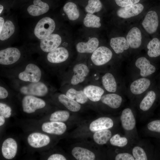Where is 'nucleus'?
<instances>
[{"instance_id":"obj_1","label":"nucleus","mask_w":160,"mask_h":160,"mask_svg":"<svg viewBox=\"0 0 160 160\" xmlns=\"http://www.w3.org/2000/svg\"><path fill=\"white\" fill-rule=\"evenodd\" d=\"M55 27L54 20L48 17L41 19L37 23L34 30L35 36L39 39H42L51 34Z\"/></svg>"},{"instance_id":"obj_2","label":"nucleus","mask_w":160,"mask_h":160,"mask_svg":"<svg viewBox=\"0 0 160 160\" xmlns=\"http://www.w3.org/2000/svg\"><path fill=\"white\" fill-rule=\"evenodd\" d=\"M41 75L39 68L34 64L30 63L26 66L24 71L19 73L18 77L23 81L36 82L39 81Z\"/></svg>"},{"instance_id":"obj_3","label":"nucleus","mask_w":160,"mask_h":160,"mask_svg":"<svg viewBox=\"0 0 160 160\" xmlns=\"http://www.w3.org/2000/svg\"><path fill=\"white\" fill-rule=\"evenodd\" d=\"M45 105V102L43 100L32 95H27L22 100L23 110L28 113H33L36 110L42 108Z\"/></svg>"},{"instance_id":"obj_4","label":"nucleus","mask_w":160,"mask_h":160,"mask_svg":"<svg viewBox=\"0 0 160 160\" xmlns=\"http://www.w3.org/2000/svg\"><path fill=\"white\" fill-rule=\"evenodd\" d=\"M113 55L112 51L106 47L101 46L97 48L92 53L91 60L95 65L100 66L108 62Z\"/></svg>"},{"instance_id":"obj_5","label":"nucleus","mask_w":160,"mask_h":160,"mask_svg":"<svg viewBox=\"0 0 160 160\" xmlns=\"http://www.w3.org/2000/svg\"><path fill=\"white\" fill-rule=\"evenodd\" d=\"M20 92L26 95L42 97L47 94L48 89L44 83L39 81L32 82L28 85L23 86L20 89Z\"/></svg>"},{"instance_id":"obj_6","label":"nucleus","mask_w":160,"mask_h":160,"mask_svg":"<svg viewBox=\"0 0 160 160\" xmlns=\"http://www.w3.org/2000/svg\"><path fill=\"white\" fill-rule=\"evenodd\" d=\"M20 52L15 47H9L0 51V63L7 65L13 64L19 59Z\"/></svg>"},{"instance_id":"obj_7","label":"nucleus","mask_w":160,"mask_h":160,"mask_svg":"<svg viewBox=\"0 0 160 160\" xmlns=\"http://www.w3.org/2000/svg\"><path fill=\"white\" fill-rule=\"evenodd\" d=\"M142 25L148 33L152 34L155 32L159 25V19L156 12L153 10L148 12L143 20Z\"/></svg>"},{"instance_id":"obj_8","label":"nucleus","mask_w":160,"mask_h":160,"mask_svg":"<svg viewBox=\"0 0 160 160\" xmlns=\"http://www.w3.org/2000/svg\"><path fill=\"white\" fill-rule=\"evenodd\" d=\"M144 9V6L142 4L138 3L121 7L117 10L116 14L120 17L127 19L138 15L143 11Z\"/></svg>"},{"instance_id":"obj_9","label":"nucleus","mask_w":160,"mask_h":160,"mask_svg":"<svg viewBox=\"0 0 160 160\" xmlns=\"http://www.w3.org/2000/svg\"><path fill=\"white\" fill-rule=\"evenodd\" d=\"M61 37L57 34H52L41 39L40 47L45 52H50L57 48L61 42Z\"/></svg>"},{"instance_id":"obj_10","label":"nucleus","mask_w":160,"mask_h":160,"mask_svg":"<svg viewBox=\"0 0 160 160\" xmlns=\"http://www.w3.org/2000/svg\"><path fill=\"white\" fill-rule=\"evenodd\" d=\"M27 141L32 147L39 148L48 145L50 142V139L45 134L39 132H33L28 136Z\"/></svg>"},{"instance_id":"obj_11","label":"nucleus","mask_w":160,"mask_h":160,"mask_svg":"<svg viewBox=\"0 0 160 160\" xmlns=\"http://www.w3.org/2000/svg\"><path fill=\"white\" fill-rule=\"evenodd\" d=\"M74 74L71 80V83L76 85L84 81L89 72L88 67L83 63L76 65L73 68Z\"/></svg>"},{"instance_id":"obj_12","label":"nucleus","mask_w":160,"mask_h":160,"mask_svg":"<svg viewBox=\"0 0 160 160\" xmlns=\"http://www.w3.org/2000/svg\"><path fill=\"white\" fill-rule=\"evenodd\" d=\"M17 148V144L15 140L12 138H9L3 143L1 147L2 154L5 158L12 159L15 156Z\"/></svg>"},{"instance_id":"obj_13","label":"nucleus","mask_w":160,"mask_h":160,"mask_svg":"<svg viewBox=\"0 0 160 160\" xmlns=\"http://www.w3.org/2000/svg\"><path fill=\"white\" fill-rule=\"evenodd\" d=\"M41 128L42 130L45 132L59 135L65 132L67 127L63 122L51 121L44 123Z\"/></svg>"},{"instance_id":"obj_14","label":"nucleus","mask_w":160,"mask_h":160,"mask_svg":"<svg viewBox=\"0 0 160 160\" xmlns=\"http://www.w3.org/2000/svg\"><path fill=\"white\" fill-rule=\"evenodd\" d=\"M69 53L67 50L63 47H57L49 52L47 58L50 62L60 63L66 61L68 58Z\"/></svg>"},{"instance_id":"obj_15","label":"nucleus","mask_w":160,"mask_h":160,"mask_svg":"<svg viewBox=\"0 0 160 160\" xmlns=\"http://www.w3.org/2000/svg\"><path fill=\"white\" fill-rule=\"evenodd\" d=\"M135 65L140 70V74L143 77H145L153 74L156 71L155 66L151 63L149 60L144 57L138 58L135 62Z\"/></svg>"},{"instance_id":"obj_16","label":"nucleus","mask_w":160,"mask_h":160,"mask_svg":"<svg viewBox=\"0 0 160 160\" xmlns=\"http://www.w3.org/2000/svg\"><path fill=\"white\" fill-rule=\"evenodd\" d=\"M126 39L129 47L133 49H137L142 43V34L140 29L135 27L131 29L128 32Z\"/></svg>"},{"instance_id":"obj_17","label":"nucleus","mask_w":160,"mask_h":160,"mask_svg":"<svg viewBox=\"0 0 160 160\" xmlns=\"http://www.w3.org/2000/svg\"><path fill=\"white\" fill-rule=\"evenodd\" d=\"M121 120L122 127L126 130H132L135 126V119L130 108H127L123 110L121 116Z\"/></svg>"},{"instance_id":"obj_18","label":"nucleus","mask_w":160,"mask_h":160,"mask_svg":"<svg viewBox=\"0 0 160 160\" xmlns=\"http://www.w3.org/2000/svg\"><path fill=\"white\" fill-rule=\"evenodd\" d=\"M113 125V121L111 119L107 117H102L92 122L89 126V129L92 132H96L111 128Z\"/></svg>"},{"instance_id":"obj_19","label":"nucleus","mask_w":160,"mask_h":160,"mask_svg":"<svg viewBox=\"0 0 160 160\" xmlns=\"http://www.w3.org/2000/svg\"><path fill=\"white\" fill-rule=\"evenodd\" d=\"M99 44L98 39L95 37L90 39L86 42H80L76 46L77 51L80 53H93L97 48Z\"/></svg>"},{"instance_id":"obj_20","label":"nucleus","mask_w":160,"mask_h":160,"mask_svg":"<svg viewBox=\"0 0 160 160\" xmlns=\"http://www.w3.org/2000/svg\"><path fill=\"white\" fill-rule=\"evenodd\" d=\"M33 4L27 8L28 13L33 16H38L47 12L49 9L48 5L41 0H34Z\"/></svg>"},{"instance_id":"obj_21","label":"nucleus","mask_w":160,"mask_h":160,"mask_svg":"<svg viewBox=\"0 0 160 160\" xmlns=\"http://www.w3.org/2000/svg\"><path fill=\"white\" fill-rule=\"evenodd\" d=\"M149 79L142 78L137 79L131 84L130 89L131 92L135 95H139L147 89L151 85Z\"/></svg>"},{"instance_id":"obj_22","label":"nucleus","mask_w":160,"mask_h":160,"mask_svg":"<svg viewBox=\"0 0 160 160\" xmlns=\"http://www.w3.org/2000/svg\"><path fill=\"white\" fill-rule=\"evenodd\" d=\"M83 91L89 99L95 102L101 99L104 92V90L101 87L93 85L86 86L84 88Z\"/></svg>"},{"instance_id":"obj_23","label":"nucleus","mask_w":160,"mask_h":160,"mask_svg":"<svg viewBox=\"0 0 160 160\" xmlns=\"http://www.w3.org/2000/svg\"><path fill=\"white\" fill-rule=\"evenodd\" d=\"M110 44L114 52L117 54L123 52L129 47L127 39L124 37L112 38L110 40Z\"/></svg>"},{"instance_id":"obj_24","label":"nucleus","mask_w":160,"mask_h":160,"mask_svg":"<svg viewBox=\"0 0 160 160\" xmlns=\"http://www.w3.org/2000/svg\"><path fill=\"white\" fill-rule=\"evenodd\" d=\"M72 153L78 160H93L95 158V154L92 151L79 147L74 148L72 151Z\"/></svg>"},{"instance_id":"obj_25","label":"nucleus","mask_w":160,"mask_h":160,"mask_svg":"<svg viewBox=\"0 0 160 160\" xmlns=\"http://www.w3.org/2000/svg\"><path fill=\"white\" fill-rule=\"evenodd\" d=\"M102 102L112 108H117L121 105V97L116 94H108L102 96Z\"/></svg>"},{"instance_id":"obj_26","label":"nucleus","mask_w":160,"mask_h":160,"mask_svg":"<svg viewBox=\"0 0 160 160\" xmlns=\"http://www.w3.org/2000/svg\"><path fill=\"white\" fill-rule=\"evenodd\" d=\"M59 102L64 105L69 111L73 112L79 111L81 108V105L75 100L66 95L60 94L58 97Z\"/></svg>"},{"instance_id":"obj_27","label":"nucleus","mask_w":160,"mask_h":160,"mask_svg":"<svg viewBox=\"0 0 160 160\" xmlns=\"http://www.w3.org/2000/svg\"><path fill=\"white\" fill-rule=\"evenodd\" d=\"M102 82L104 88L108 92H114L117 89V84L115 79L111 73H105L102 77Z\"/></svg>"},{"instance_id":"obj_28","label":"nucleus","mask_w":160,"mask_h":160,"mask_svg":"<svg viewBox=\"0 0 160 160\" xmlns=\"http://www.w3.org/2000/svg\"><path fill=\"white\" fill-rule=\"evenodd\" d=\"M156 98V95L154 91L148 92L140 104V109L144 111L148 110L153 104Z\"/></svg>"},{"instance_id":"obj_29","label":"nucleus","mask_w":160,"mask_h":160,"mask_svg":"<svg viewBox=\"0 0 160 160\" xmlns=\"http://www.w3.org/2000/svg\"><path fill=\"white\" fill-rule=\"evenodd\" d=\"M63 9L70 20H75L79 16V11L76 5L74 3L69 2L66 3L64 6Z\"/></svg>"},{"instance_id":"obj_30","label":"nucleus","mask_w":160,"mask_h":160,"mask_svg":"<svg viewBox=\"0 0 160 160\" xmlns=\"http://www.w3.org/2000/svg\"><path fill=\"white\" fill-rule=\"evenodd\" d=\"M66 95L69 98L81 104L86 103L88 99L83 90L77 91L73 88L68 89L66 92Z\"/></svg>"},{"instance_id":"obj_31","label":"nucleus","mask_w":160,"mask_h":160,"mask_svg":"<svg viewBox=\"0 0 160 160\" xmlns=\"http://www.w3.org/2000/svg\"><path fill=\"white\" fill-rule=\"evenodd\" d=\"M111 131L108 129L99 130L94 134L93 138L94 141L99 145L106 144L111 137Z\"/></svg>"},{"instance_id":"obj_32","label":"nucleus","mask_w":160,"mask_h":160,"mask_svg":"<svg viewBox=\"0 0 160 160\" xmlns=\"http://www.w3.org/2000/svg\"><path fill=\"white\" fill-rule=\"evenodd\" d=\"M147 54L151 57H156L160 55V41L156 38L151 40L147 45Z\"/></svg>"},{"instance_id":"obj_33","label":"nucleus","mask_w":160,"mask_h":160,"mask_svg":"<svg viewBox=\"0 0 160 160\" xmlns=\"http://www.w3.org/2000/svg\"><path fill=\"white\" fill-rule=\"evenodd\" d=\"M15 27L12 22L10 20L6 21L4 23L0 32V39L4 41L9 38L14 33Z\"/></svg>"},{"instance_id":"obj_34","label":"nucleus","mask_w":160,"mask_h":160,"mask_svg":"<svg viewBox=\"0 0 160 160\" xmlns=\"http://www.w3.org/2000/svg\"><path fill=\"white\" fill-rule=\"evenodd\" d=\"M100 20V17L88 13L84 18L83 23L86 27L98 28L101 25Z\"/></svg>"},{"instance_id":"obj_35","label":"nucleus","mask_w":160,"mask_h":160,"mask_svg":"<svg viewBox=\"0 0 160 160\" xmlns=\"http://www.w3.org/2000/svg\"><path fill=\"white\" fill-rule=\"evenodd\" d=\"M70 116L68 112L65 110L58 111L51 115L49 120L51 121L63 122L67 121Z\"/></svg>"},{"instance_id":"obj_36","label":"nucleus","mask_w":160,"mask_h":160,"mask_svg":"<svg viewBox=\"0 0 160 160\" xmlns=\"http://www.w3.org/2000/svg\"><path fill=\"white\" fill-rule=\"evenodd\" d=\"M102 8V4L100 0H89L85 7L86 11L90 14L100 11Z\"/></svg>"},{"instance_id":"obj_37","label":"nucleus","mask_w":160,"mask_h":160,"mask_svg":"<svg viewBox=\"0 0 160 160\" xmlns=\"http://www.w3.org/2000/svg\"><path fill=\"white\" fill-rule=\"evenodd\" d=\"M110 142L112 145L122 147L127 145L128 140L126 137H121L119 134H116L110 138Z\"/></svg>"},{"instance_id":"obj_38","label":"nucleus","mask_w":160,"mask_h":160,"mask_svg":"<svg viewBox=\"0 0 160 160\" xmlns=\"http://www.w3.org/2000/svg\"><path fill=\"white\" fill-rule=\"evenodd\" d=\"M133 156L135 160H146L147 157L144 150L139 146H136L132 151Z\"/></svg>"},{"instance_id":"obj_39","label":"nucleus","mask_w":160,"mask_h":160,"mask_svg":"<svg viewBox=\"0 0 160 160\" xmlns=\"http://www.w3.org/2000/svg\"><path fill=\"white\" fill-rule=\"evenodd\" d=\"M12 110L11 108L7 105L0 103V115L5 118L9 117L11 115Z\"/></svg>"},{"instance_id":"obj_40","label":"nucleus","mask_w":160,"mask_h":160,"mask_svg":"<svg viewBox=\"0 0 160 160\" xmlns=\"http://www.w3.org/2000/svg\"><path fill=\"white\" fill-rule=\"evenodd\" d=\"M147 127L151 131L160 133V120H156L150 122L148 124Z\"/></svg>"},{"instance_id":"obj_41","label":"nucleus","mask_w":160,"mask_h":160,"mask_svg":"<svg viewBox=\"0 0 160 160\" xmlns=\"http://www.w3.org/2000/svg\"><path fill=\"white\" fill-rule=\"evenodd\" d=\"M140 0H115L116 4L121 7H124L138 3Z\"/></svg>"},{"instance_id":"obj_42","label":"nucleus","mask_w":160,"mask_h":160,"mask_svg":"<svg viewBox=\"0 0 160 160\" xmlns=\"http://www.w3.org/2000/svg\"><path fill=\"white\" fill-rule=\"evenodd\" d=\"M116 160H134L133 156L129 153H124L118 154L116 156Z\"/></svg>"},{"instance_id":"obj_43","label":"nucleus","mask_w":160,"mask_h":160,"mask_svg":"<svg viewBox=\"0 0 160 160\" xmlns=\"http://www.w3.org/2000/svg\"><path fill=\"white\" fill-rule=\"evenodd\" d=\"M48 160H66V158L63 155L59 154H54L51 155Z\"/></svg>"},{"instance_id":"obj_44","label":"nucleus","mask_w":160,"mask_h":160,"mask_svg":"<svg viewBox=\"0 0 160 160\" xmlns=\"http://www.w3.org/2000/svg\"><path fill=\"white\" fill-rule=\"evenodd\" d=\"M7 90L2 87H0V98L3 99L6 98L8 95Z\"/></svg>"},{"instance_id":"obj_45","label":"nucleus","mask_w":160,"mask_h":160,"mask_svg":"<svg viewBox=\"0 0 160 160\" xmlns=\"http://www.w3.org/2000/svg\"><path fill=\"white\" fill-rule=\"evenodd\" d=\"M5 122V118L2 116H0V126L3 125Z\"/></svg>"},{"instance_id":"obj_46","label":"nucleus","mask_w":160,"mask_h":160,"mask_svg":"<svg viewBox=\"0 0 160 160\" xmlns=\"http://www.w3.org/2000/svg\"><path fill=\"white\" fill-rule=\"evenodd\" d=\"M4 20L3 18L2 17H0V31H1V29L3 27L4 24Z\"/></svg>"},{"instance_id":"obj_47","label":"nucleus","mask_w":160,"mask_h":160,"mask_svg":"<svg viewBox=\"0 0 160 160\" xmlns=\"http://www.w3.org/2000/svg\"><path fill=\"white\" fill-rule=\"evenodd\" d=\"M0 14L1 13V12H2L3 9V6L1 5H0Z\"/></svg>"}]
</instances>
